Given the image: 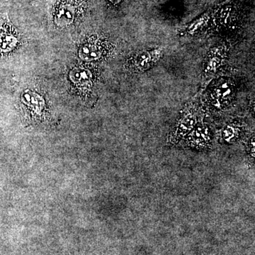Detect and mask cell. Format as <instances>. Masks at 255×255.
I'll use <instances>...</instances> for the list:
<instances>
[{
    "label": "cell",
    "instance_id": "8992f818",
    "mask_svg": "<svg viewBox=\"0 0 255 255\" xmlns=\"http://www.w3.org/2000/svg\"><path fill=\"white\" fill-rule=\"evenodd\" d=\"M70 80L79 87H87L91 84L92 74L86 69L74 68L69 74Z\"/></svg>",
    "mask_w": 255,
    "mask_h": 255
},
{
    "label": "cell",
    "instance_id": "7c38bea8",
    "mask_svg": "<svg viewBox=\"0 0 255 255\" xmlns=\"http://www.w3.org/2000/svg\"><path fill=\"white\" fill-rule=\"evenodd\" d=\"M220 63V59H218L217 58H211V59L209 60V63H208L207 65V70H214L216 68V67L218 66V65H219Z\"/></svg>",
    "mask_w": 255,
    "mask_h": 255
},
{
    "label": "cell",
    "instance_id": "3957f363",
    "mask_svg": "<svg viewBox=\"0 0 255 255\" xmlns=\"http://www.w3.org/2000/svg\"><path fill=\"white\" fill-rule=\"evenodd\" d=\"M187 145L196 149H208L211 147V135L209 127L200 124L189 132Z\"/></svg>",
    "mask_w": 255,
    "mask_h": 255
},
{
    "label": "cell",
    "instance_id": "52a82bcc",
    "mask_svg": "<svg viewBox=\"0 0 255 255\" xmlns=\"http://www.w3.org/2000/svg\"><path fill=\"white\" fill-rule=\"evenodd\" d=\"M232 92L233 87L228 82H223L218 85L214 90V95H216V103L214 104L215 107L221 108L222 106L221 102L229 99Z\"/></svg>",
    "mask_w": 255,
    "mask_h": 255
},
{
    "label": "cell",
    "instance_id": "8fae6325",
    "mask_svg": "<svg viewBox=\"0 0 255 255\" xmlns=\"http://www.w3.org/2000/svg\"><path fill=\"white\" fill-rule=\"evenodd\" d=\"M255 136L252 137L248 145V153L249 161L251 164H254L255 162Z\"/></svg>",
    "mask_w": 255,
    "mask_h": 255
},
{
    "label": "cell",
    "instance_id": "7a4b0ae2",
    "mask_svg": "<svg viewBox=\"0 0 255 255\" xmlns=\"http://www.w3.org/2000/svg\"><path fill=\"white\" fill-rule=\"evenodd\" d=\"M196 120L194 116L190 112L183 114L177 122L174 130L171 132L169 136V142L175 145L182 139L188 135L195 127Z\"/></svg>",
    "mask_w": 255,
    "mask_h": 255
},
{
    "label": "cell",
    "instance_id": "30bf717a",
    "mask_svg": "<svg viewBox=\"0 0 255 255\" xmlns=\"http://www.w3.org/2000/svg\"><path fill=\"white\" fill-rule=\"evenodd\" d=\"M151 60H152V55L148 52H145L138 55L136 58V64L137 66L144 68L150 63Z\"/></svg>",
    "mask_w": 255,
    "mask_h": 255
},
{
    "label": "cell",
    "instance_id": "ba28073f",
    "mask_svg": "<svg viewBox=\"0 0 255 255\" xmlns=\"http://www.w3.org/2000/svg\"><path fill=\"white\" fill-rule=\"evenodd\" d=\"M101 53L100 48L95 44H85L79 50V56L82 60L92 61L98 59Z\"/></svg>",
    "mask_w": 255,
    "mask_h": 255
},
{
    "label": "cell",
    "instance_id": "6da1fadb",
    "mask_svg": "<svg viewBox=\"0 0 255 255\" xmlns=\"http://www.w3.org/2000/svg\"><path fill=\"white\" fill-rule=\"evenodd\" d=\"M18 43L17 34L7 21L0 20V57L12 51Z\"/></svg>",
    "mask_w": 255,
    "mask_h": 255
},
{
    "label": "cell",
    "instance_id": "9c48e42d",
    "mask_svg": "<svg viewBox=\"0 0 255 255\" xmlns=\"http://www.w3.org/2000/svg\"><path fill=\"white\" fill-rule=\"evenodd\" d=\"M223 138L225 141L227 142H233L236 140L238 137V131L234 126H227L223 130Z\"/></svg>",
    "mask_w": 255,
    "mask_h": 255
},
{
    "label": "cell",
    "instance_id": "277c9868",
    "mask_svg": "<svg viewBox=\"0 0 255 255\" xmlns=\"http://www.w3.org/2000/svg\"><path fill=\"white\" fill-rule=\"evenodd\" d=\"M73 4L74 3L65 1V2L62 3L59 7L57 9L55 21L60 27L68 26L71 24L75 20L76 7Z\"/></svg>",
    "mask_w": 255,
    "mask_h": 255
},
{
    "label": "cell",
    "instance_id": "5b68a950",
    "mask_svg": "<svg viewBox=\"0 0 255 255\" xmlns=\"http://www.w3.org/2000/svg\"><path fill=\"white\" fill-rule=\"evenodd\" d=\"M21 102L25 107L29 109L31 112H36V114H40L45 107V101L41 95L32 91H26L23 92L21 96Z\"/></svg>",
    "mask_w": 255,
    "mask_h": 255
}]
</instances>
